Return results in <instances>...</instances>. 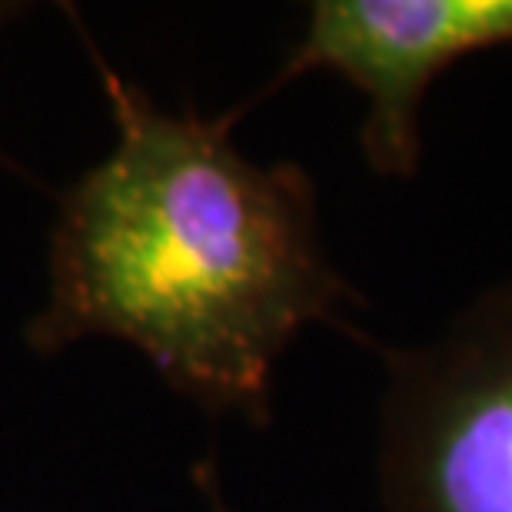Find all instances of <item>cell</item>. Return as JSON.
<instances>
[{"mask_svg": "<svg viewBox=\"0 0 512 512\" xmlns=\"http://www.w3.org/2000/svg\"><path fill=\"white\" fill-rule=\"evenodd\" d=\"M380 493L389 512H512V283L386 356Z\"/></svg>", "mask_w": 512, "mask_h": 512, "instance_id": "2", "label": "cell"}, {"mask_svg": "<svg viewBox=\"0 0 512 512\" xmlns=\"http://www.w3.org/2000/svg\"><path fill=\"white\" fill-rule=\"evenodd\" d=\"M84 40L117 137L57 203L47 296L24 343L57 356L120 340L203 413L266 426L290 343L353 303L313 180L290 160H250L233 117L153 104Z\"/></svg>", "mask_w": 512, "mask_h": 512, "instance_id": "1", "label": "cell"}, {"mask_svg": "<svg viewBox=\"0 0 512 512\" xmlns=\"http://www.w3.org/2000/svg\"><path fill=\"white\" fill-rule=\"evenodd\" d=\"M512 44V0H316L273 90L330 70L366 100L360 147L380 177L419 167L429 84L476 50Z\"/></svg>", "mask_w": 512, "mask_h": 512, "instance_id": "3", "label": "cell"}, {"mask_svg": "<svg viewBox=\"0 0 512 512\" xmlns=\"http://www.w3.org/2000/svg\"><path fill=\"white\" fill-rule=\"evenodd\" d=\"M17 4H0V30H4L7 24H10V20H14L17 17Z\"/></svg>", "mask_w": 512, "mask_h": 512, "instance_id": "5", "label": "cell"}, {"mask_svg": "<svg viewBox=\"0 0 512 512\" xmlns=\"http://www.w3.org/2000/svg\"><path fill=\"white\" fill-rule=\"evenodd\" d=\"M197 486L203 493V503H207V512H233V506L227 503L223 496V486H220V469L213 459H203L197 466Z\"/></svg>", "mask_w": 512, "mask_h": 512, "instance_id": "4", "label": "cell"}]
</instances>
